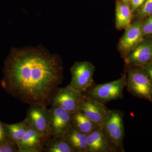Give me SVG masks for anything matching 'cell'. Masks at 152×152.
Listing matches in <instances>:
<instances>
[{"instance_id": "6da1fadb", "label": "cell", "mask_w": 152, "mask_h": 152, "mask_svg": "<svg viewBox=\"0 0 152 152\" xmlns=\"http://www.w3.org/2000/svg\"><path fill=\"white\" fill-rule=\"evenodd\" d=\"M61 59L41 48L13 49L5 63L2 86L24 103L47 106L64 78Z\"/></svg>"}, {"instance_id": "7a4b0ae2", "label": "cell", "mask_w": 152, "mask_h": 152, "mask_svg": "<svg viewBox=\"0 0 152 152\" xmlns=\"http://www.w3.org/2000/svg\"><path fill=\"white\" fill-rule=\"evenodd\" d=\"M124 114L119 110H111L104 122L102 129L106 140L113 152H124Z\"/></svg>"}, {"instance_id": "3957f363", "label": "cell", "mask_w": 152, "mask_h": 152, "mask_svg": "<svg viewBox=\"0 0 152 152\" xmlns=\"http://www.w3.org/2000/svg\"><path fill=\"white\" fill-rule=\"evenodd\" d=\"M126 74L115 80L102 84L94 85L85 93L95 100L103 104L123 99L126 86Z\"/></svg>"}, {"instance_id": "277c9868", "label": "cell", "mask_w": 152, "mask_h": 152, "mask_svg": "<svg viewBox=\"0 0 152 152\" xmlns=\"http://www.w3.org/2000/svg\"><path fill=\"white\" fill-rule=\"evenodd\" d=\"M128 91L136 97L149 101L152 104V85L142 68L132 67L126 75Z\"/></svg>"}, {"instance_id": "5b68a950", "label": "cell", "mask_w": 152, "mask_h": 152, "mask_svg": "<svg viewBox=\"0 0 152 152\" xmlns=\"http://www.w3.org/2000/svg\"><path fill=\"white\" fill-rule=\"evenodd\" d=\"M95 67L88 61L76 62L70 69L72 78L69 86L85 94L94 85L93 76Z\"/></svg>"}, {"instance_id": "8992f818", "label": "cell", "mask_w": 152, "mask_h": 152, "mask_svg": "<svg viewBox=\"0 0 152 152\" xmlns=\"http://www.w3.org/2000/svg\"><path fill=\"white\" fill-rule=\"evenodd\" d=\"M25 119L28 125L39 133L47 143L52 139L49 128V109L47 106L30 105Z\"/></svg>"}, {"instance_id": "52a82bcc", "label": "cell", "mask_w": 152, "mask_h": 152, "mask_svg": "<svg viewBox=\"0 0 152 152\" xmlns=\"http://www.w3.org/2000/svg\"><path fill=\"white\" fill-rule=\"evenodd\" d=\"M72 126V114L58 106L49 109V128L52 138L64 137Z\"/></svg>"}, {"instance_id": "ba28073f", "label": "cell", "mask_w": 152, "mask_h": 152, "mask_svg": "<svg viewBox=\"0 0 152 152\" xmlns=\"http://www.w3.org/2000/svg\"><path fill=\"white\" fill-rule=\"evenodd\" d=\"M83 94L68 86L58 88L53 96L51 104L58 106L72 115L79 111Z\"/></svg>"}, {"instance_id": "9c48e42d", "label": "cell", "mask_w": 152, "mask_h": 152, "mask_svg": "<svg viewBox=\"0 0 152 152\" xmlns=\"http://www.w3.org/2000/svg\"><path fill=\"white\" fill-rule=\"evenodd\" d=\"M111 110L105 104L83 94L79 111L82 112L98 126L102 128L104 122L108 117Z\"/></svg>"}, {"instance_id": "30bf717a", "label": "cell", "mask_w": 152, "mask_h": 152, "mask_svg": "<svg viewBox=\"0 0 152 152\" xmlns=\"http://www.w3.org/2000/svg\"><path fill=\"white\" fill-rule=\"evenodd\" d=\"M142 24L140 21L131 24L120 40L119 50L125 58L143 41Z\"/></svg>"}, {"instance_id": "8fae6325", "label": "cell", "mask_w": 152, "mask_h": 152, "mask_svg": "<svg viewBox=\"0 0 152 152\" xmlns=\"http://www.w3.org/2000/svg\"><path fill=\"white\" fill-rule=\"evenodd\" d=\"M131 67H142L152 62V39L142 41L125 58Z\"/></svg>"}, {"instance_id": "7c38bea8", "label": "cell", "mask_w": 152, "mask_h": 152, "mask_svg": "<svg viewBox=\"0 0 152 152\" xmlns=\"http://www.w3.org/2000/svg\"><path fill=\"white\" fill-rule=\"evenodd\" d=\"M46 143L43 136L34 128L28 125L26 132L17 145L18 152H44Z\"/></svg>"}, {"instance_id": "4fadbf2b", "label": "cell", "mask_w": 152, "mask_h": 152, "mask_svg": "<svg viewBox=\"0 0 152 152\" xmlns=\"http://www.w3.org/2000/svg\"><path fill=\"white\" fill-rule=\"evenodd\" d=\"M113 152L104 135L102 129L98 126L87 135V152Z\"/></svg>"}, {"instance_id": "5bb4252c", "label": "cell", "mask_w": 152, "mask_h": 152, "mask_svg": "<svg viewBox=\"0 0 152 152\" xmlns=\"http://www.w3.org/2000/svg\"><path fill=\"white\" fill-rule=\"evenodd\" d=\"M132 11L130 6L116 0L115 7V26L119 30L126 29L131 24Z\"/></svg>"}, {"instance_id": "9a60e30c", "label": "cell", "mask_w": 152, "mask_h": 152, "mask_svg": "<svg viewBox=\"0 0 152 152\" xmlns=\"http://www.w3.org/2000/svg\"><path fill=\"white\" fill-rule=\"evenodd\" d=\"M64 138L75 152H87V134L72 126Z\"/></svg>"}, {"instance_id": "2e32d148", "label": "cell", "mask_w": 152, "mask_h": 152, "mask_svg": "<svg viewBox=\"0 0 152 152\" xmlns=\"http://www.w3.org/2000/svg\"><path fill=\"white\" fill-rule=\"evenodd\" d=\"M72 126L78 130L87 134H90L98 126L82 112L78 111L72 115Z\"/></svg>"}, {"instance_id": "e0dca14e", "label": "cell", "mask_w": 152, "mask_h": 152, "mask_svg": "<svg viewBox=\"0 0 152 152\" xmlns=\"http://www.w3.org/2000/svg\"><path fill=\"white\" fill-rule=\"evenodd\" d=\"M4 126L9 140L17 146L28 128V123L26 119L20 123L4 124Z\"/></svg>"}, {"instance_id": "ac0fdd59", "label": "cell", "mask_w": 152, "mask_h": 152, "mask_svg": "<svg viewBox=\"0 0 152 152\" xmlns=\"http://www.w3.org/2000/svg\"><path fill=\"white\" fill-rule=\"evenodd\" d=\"M44 152H75L64 137L50 140L46 144Z\"/></svg>"}, {"instance_id": "d6986e66", "label": "cell", "mask_w": 152, "mask_h": 152, "mask_svg": "<svg viewBox=\"0 0 152 152\" xmlns=\"http://www.w3.org/2000/svg\"><path fill=\"white\" fill-rule=\"evenodd\" d=\"M137 15L141 17L152 16V0H145L142 6L139 9Z\"/></svg>"}, {"instance_id": "ffe728a7", "label": "cell", "mask_w": 152, "mask_h": 152, "mask_svg": "<svg viewBox=\"0 0 152 152\" xmlns=\"http://www.w3.org/2000/svg\"><path fill=\"white\" fill-rule=\"evenodd\" d=\"M18 151L17 145L10 140L0 143V152H15Z\"/></svg>"}, {"instance_id": "44dd1931", "label": "cell", "mask_w": 152, "mask_h": 152, "mask_svg": "<svg viewBox=\"0 0 152 152\" xmlns=\"http://www.w3.org/2000/svg\"><path fill=\"white\" fill-rule=\"evenodd\" d=\"M143 36L152 35V16H148L142 24Z\"/></svg>"}, {"instance_id": "7402d4cb", "label": "cell", "mask_w": 152, "mask_h": 152, "mask_svg": "<svg viewBox=\"0 0 152 152\" xmlns=\"http://www.w3.org/2000/svg\"><path fill=\"white\" fill-rule=\"evenodd\" d=\"M4 124L0 121V143L9 140Z\"/></svg>"}, {"instance_id": "603a6c76", "label": "cell", "mask_w": 152, "mask_h": 152, "mask_svg": "<svg viewBox=\"0 0 152 152\" xmlns=\"http://www.w3.org/2000/svg\"><path fill=\"white\" fill-rule=\"evenodd\" d=\"M145 0H130V6L132 12L141 7Z\"/></svg>"}, {"instance_id": "cb8c5ba5", "label": "cell", "mask_w": 152, "mask_h": 152, "mask_svg": "<svg viewBox=\"0 0 152 152\" xmlns=\"http://www.w3.org/2000/svg\"><path fill=\"white\" fill-rule=\"evenodd\" d=\"M142 68L148 76L152 85V62L147 64Z\"/></svg>"}, {"instance_id": "d4e9b609", "label": "cell", "mask_w": 152, "mask_h": 152, "mask_svg": "<svg viewBox=\"0 0 152 152\" xmlns=\"http://www.w3.org/2000/svg\"><path fill=\"white\" fill-rule=\"evenodd\" d=\"M121 1L128 5L130 6V0H121Z\"/></svg>"}]
</instances>
